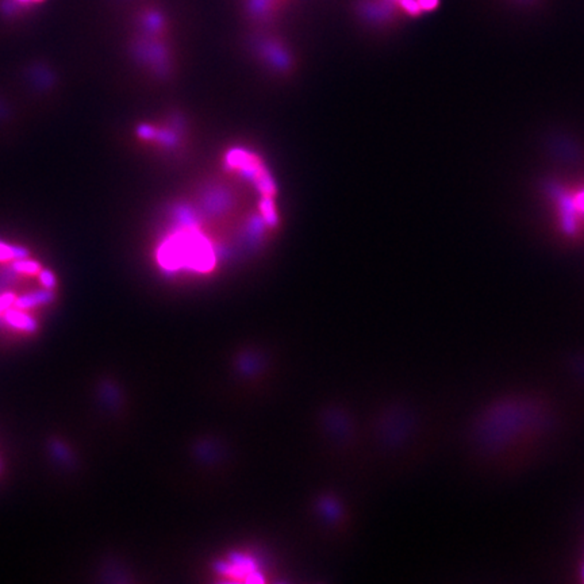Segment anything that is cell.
I'll list each match as a JSON object with an SVG mask.
<instances>
[{
	"mask_svg": "<svg viewBox=\"0 0 584 584\" xmlns=\"http://www.w3.org/2000/svg\"><path fill=\"white\" fill-rule=\"evenodd\" d=\"M6 318L10 324L16 326L18 329L26 330V331H32L35 329V322L32 321L28 314H23L20 311H7Z\"/></svg>",
	"mask_w": 584,
	"mask_h": 584,
	"instance_id": "obj_1",
	"label": "cell"
},
{
	"mask_svg": "<svg viewBox=\"0 0 584 584\" xmlns=\"http://www.w3.org/2000/svg\"><path fill=\"white\" fill-rule=\"evenodd\" d=\"M51 299L49 292H35L32 295H26L16 302V306L19 308H29L37 305H42Z\"/></svg>",
	"mask_w": 584,
	"mask_h": 584,
	"instance_id": "obj_2",
	"label": "cell"
},
{
	"mask_svg": "<svg viewBox=\"0 0 584 584\" xmlns=\"http://www.w3.org/2000/svg\"><path fill=\"white\" fill-rule=\"evenodd\" d=\"M16 303V298L11 293H4L0 296V314L6 311L11 305Z\"/></svg>",
	"mask_w": 584,
	"mask_h": 584,
	"instance_id": "obj_3",
	"label": "cell"
},
{
	"mask_svg": "<svg viewBox=\"0 0 584 584\" xmlns=\"http://www.w3.org/2000/svg\"><path fill=\"white\" fill-rule=\"evenodd\" d=\"M41 280H42V284L47 287V288H51L53 286H54V276L51 272H49V271H44L42 274H41Z\"/></svg>",
	"mask_w": 584,
	"mask_h": 584,
	"instance_id": "obj_4",
	"label": "cell"
},
{
	"mask_svg": "<svg viewBox=\"0 0 584 584\" xmlns=\"http://www.w3.org/2000/svg\"><path fill=\"white\" fill-rule=\"evenodd\" d=\"M438 0H418L421 10H432L437 6Z\"/></svg>",
	"mask_w": 584,
	"mask_h": 584,
	"instance_id": "obj_5",
	"label": "cell"
}]
</instances>
